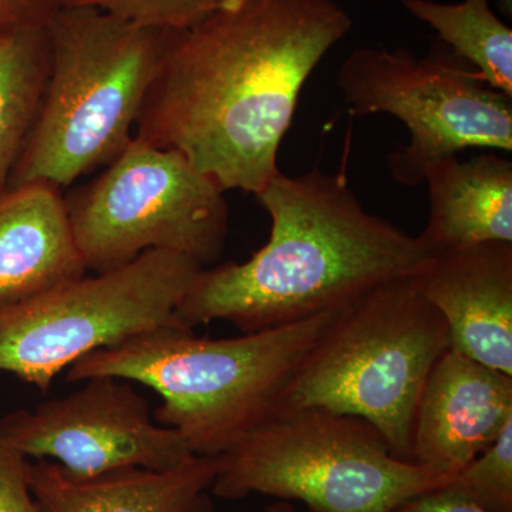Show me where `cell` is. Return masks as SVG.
Segmentation results:
<instances>
[{"label":"cell","mask_w":512,"mask_h":512,"mask_svg":"<svg viewBox=\"0 0 512 512\" xmlns=\"http://www.w3.org/2000/svg\"><path fill=\"white\" fill-rule=\"evenodd\" d=\"M448 349L446 322L413 279L386 282L339 309L286 384L276 413L322 409L360 417L394 456L413 463L417 404Z\"/></svg>","instance_id":"5"},{"label":"cell","mask_w":512,"mask_h":512,"mask_svg":"<svg viewBox=\"0 0 512 512\" xmlns=\"http://www.w3.org/2000/svg\"><path fill=\"white\" fill-rule=\"evenodd\" d=\"M235 0H73L144 28L183 30Z\"/></svg>","instance_id":"19"},{"label":"cell","mask_w":512,"mask_h":512,"mask_svg":"<svg viewBox=\"0 0 512 512\" xmlns=\"http://www.w3.org/2000/svg\"><path fill=\"white\" fill-rule=\"evenodd\" d=\"M338 312L227 339L197 338L181 323L158 326L94 350L66 379L110 376L151 387L163 397L154 420L178 431L195 456L217 457L274 416L286 384Z\"/></svg>","instance_id":"3"},{"label":"cell","mask_w":512,"mask_h":512,"mask_svg":"<svg viewBox=\"0 0 512 512\" xmlns=\"http://www.w3.org/2000/svg\"><path fill=\"white\" fill-rule=\"evenodd\" d=\"M202 269L188 256L154 249L0 305V372L47 392L60 372L94 350L181 323L178 306Z\"/></svg>","instance_id":"8"},{"label":"cell","mask_w":512,"mask_h":512,"mask_svg":"<svg viewBox=\"0 0 512 512\" xmlns=\"http://www.w3.org/2000/svg\"><path fill=\"white\" fill-rule=\"evenodd\" d=\"M430 212L419 238L430 254L512 242V164L495 154L436 161L424 171Z\"/></svg>","instance_id":"15"},{"label":"cell","mask_w":512,"mask_h":512,"mask_svg":"<svg viewBox=\"0 0 512 512\" xmlns=\"http://www.w3.org/2000/svg\"><path fill=\"white\" fill-rule=\"evenodd\" d=\"M512 421V376L448 349L417 404L412 461L456 476Z\"/></svg>","instance_id":"12"},{"label":"cell","mask_w":512,"mask_h":512,"mask_svg":"<svg viewBox=\"0 0 512 512\" xmlns=\"http://www.w3.org/2000/svg\"><path fill=\"white\" fill-rule=\"evenodd\" d=\"M255 197L271 217L268 242L247 262L202 269L177 309L185 328L288 325L412 278L431 256L419 237L367 212L343 175L279 173Z\"/></svg>","instance_id":"2"},{"label":"cell","mask_w":512,"mask_h":512,"mask_svg":"<svg viewBox=\"0 0 512 512\" xmlns=\"http://www.w3.org/2000/svg\"><path fill=\"white\" fill-rule=\"evenodd\" d=\"M338 86L355 116L386 113L409 128L410 143L390 160L399 183L420 184L431 164L467 148L512 150V97L450 60L357 47Z\"/></svg>","instance_id":"9"},{"label":"cell","mask_w":512,"mask_h":512,"mask_svg":"<svg viewBox=\"0 0 512 512\" xmlns=\"http://www.w3.org/2000/svg\"><path fill=\"white\" fill-rule=\"evenodd\" d=\"M224 192L177 151L134 137L64 200L84 265L100 274L154 249L217 264L228 235Z\"/></svg>","instance_id":"7"},{"label":"cell","mask_w":512,"mask_h":512,"mask_svg":"<svg viewBox=\"0 0 512 512\" xmlns=\"http://www.w3.org/2000/svg\"><path fill=\"white\" fill-rule=\"evenodd\" d=\"M28 457L0 437V512H43L29 483Z\"/></svg>","instance_id":"20"},{"label":"cell","mask_w":512,"mask_h":512,"mask_svg":"<svg viewBox=\"0 0 512 512\" xmlns=\"http://www.w3.org/2000/svg\"><path fill=\"white\" fill-rule=\"evenodd\" d=\"M215 458V497L268 495L312 512H394L451 478L394 456L369 421L322 409L275 413Z\"/></svg>","instance_id":"6"},{"label":"cell","mask_w":512,"mask_h":512,"mask_svg":"<svg viewBox=\"0 0 512 512\" xmlns=\"http://www.w3.org/2000/svg\"><path fill=\"white\" fill-rule=\"evenodd\" d=\"M403 6L436 30L481 82L512 97V30L494 15L490 0H403Z\"/></svg>","instance_id":"17"},{"label":"cell","mask_w":512,"mask_h":512,"mask_svg":"<svg viewBox=\"0 0 512 512\" xmlns=\"http://www.w3.org/2000/svg\"><path fill=\"white\" fill-rule=\"evenodd\" d=\"M50 67L47 28L0 36V194L35 123Z\"/></svg>","instance_id":"16"},{"label":"cell","mask_w":512,"mask_h":512,"mask_svg":"<svg viewBox=\"0 0 512 512\" xmlns=\"http://www.w3.org/2000/svg\"><path fill=\"white\" fill-rule=\"evenodd\" d=\"M87 272L59 187L37 181L0 194V305Z\"/></svg>","instance_id":"14"},{"label":"cell","mask_w":512,"mask_h":512,"mask_svg":"<svg viewBox=\"0 0 512 512\" xmlns=\"http://www.w3.org/2000/svg\"><path fill=\"white\" fill-rule=\"evenodd\" d=\"M501 2H503L504 9L508 10V13H511L512 0H501Z\"/></svg>","instance_id":"24"},{"label":"cell","mask_w":512,"mask_h":512,"mask_svg":"<svg viewBox=\"0 0 512 512\" xmlns=\"http://www.w3.org/2000/svg\"><path fill=\"white\" fill-rule=\"evenodd\" d=\"M394 512H491L440 487L404 501Z\"/></svg>","instance_id":"22"},{"label":"cell","mask_w":512,"mask_h":512,"mask_svg":"<svg viewBox=\"0 0 512 512\" xmlns=\"http://www.w3.org/2000/svg\"><path fill=\"white\" fill-rule=\"evenodd\" d=\"M73 0H0V36L16 30L47 28Z\"/></svg>","instance_id":"21"},{"label":"cell","mask_w":512,"mask_h":512,"mask_svg":"<svg viewBox=\"0 0 512 512\" xmlns=\"http://www.w3.org/2000/svg\"><path fill=\"white\" fill-rule=\"evenodd\" d=\"M333 0H235L171 30L134 137L174 150L222 190L259 194L303 84L350 29Z\"/></svg>","instance_id":"1"},{"label":"cell","mask_w":512,"mask_h":512,"mask_svg":"<svg viewBox=\"0 0 512 512\" xmlns=\"http://www.w3.org/2000/svg\"><path fill=\"white\" fill-rule=\"evenodd\" d=\"M171 30L70 5L47 26L50 67L35 123L8 188L69 187L106 167L134 138Z\"/></svg>","instance_id":"4"},{"label":"cell","mask_w":512,"mask_h":512,"mask_svg":"<svg viewBox=\"0 0 512 512\" xmlns=\"http://www.w3.org/2000/svg\"><path fill=\"white\" fill-rule=\"evenodd\" d=\"M264 512H302L296 508V505L289 501L276 500L274 503L266 505ZM305 512H312L306 510Z\"/></svg>","instance_id":"23"},{"label":"cell","mask_w":512,"mask_h":512,"mask_svg":"<svg viewBox=\"0 0 512 512\" xmlns=\"http://www.w3.org/2000/svg\"><path fill=\"white\" fill-rule=\"evenodd\" d=\"M86 386L0 419V437L25 457L55 458L67 476L90 478L140 467L167 471L195 456L178 431L160 426L150 404L119 377Z\"/></svg>","instance_id":"10"},{"label":"cell","mask_w":512,"mask_h":512,"mask_svg":"<svg viewBox=\"0 0 512 512\" xmlns=\"http://www.w3.org/2000/svg\"><path fill=\"white\" fill-rule=\"evenodd\" d=\"M217 458L194 456L167 471L127 467L73 478L49 460L29 467V483L43 512H214L211 487Z\"/></svg>","instance_id":"13"},{"label":"cell","mask_w":512,"mask_h":512,"mask_svg":"<svg viewBox=\"0 0 512 512\" xmlns=\"http://www.w3.org/2000/svg\"><path fill=\"white\" fill-rule=\"evenodd\" d=\"M412 279L446 322L450 349L512 376V242L431 254Z\"/></svg>","instance_id":"11"},{"label":"cell","mask_w":512,"mask_h":512,"mask_svg":"<svg viewBox=\"0 0 512 512\" xmlns=\"http://www.w3.org/2000/svg\"><path fill=\"white\" fill-rule=\"evenodd\" d=\"M444 488L491 512H512V421Z\"/></svg>","instance_id":"18"}]
</instances>
